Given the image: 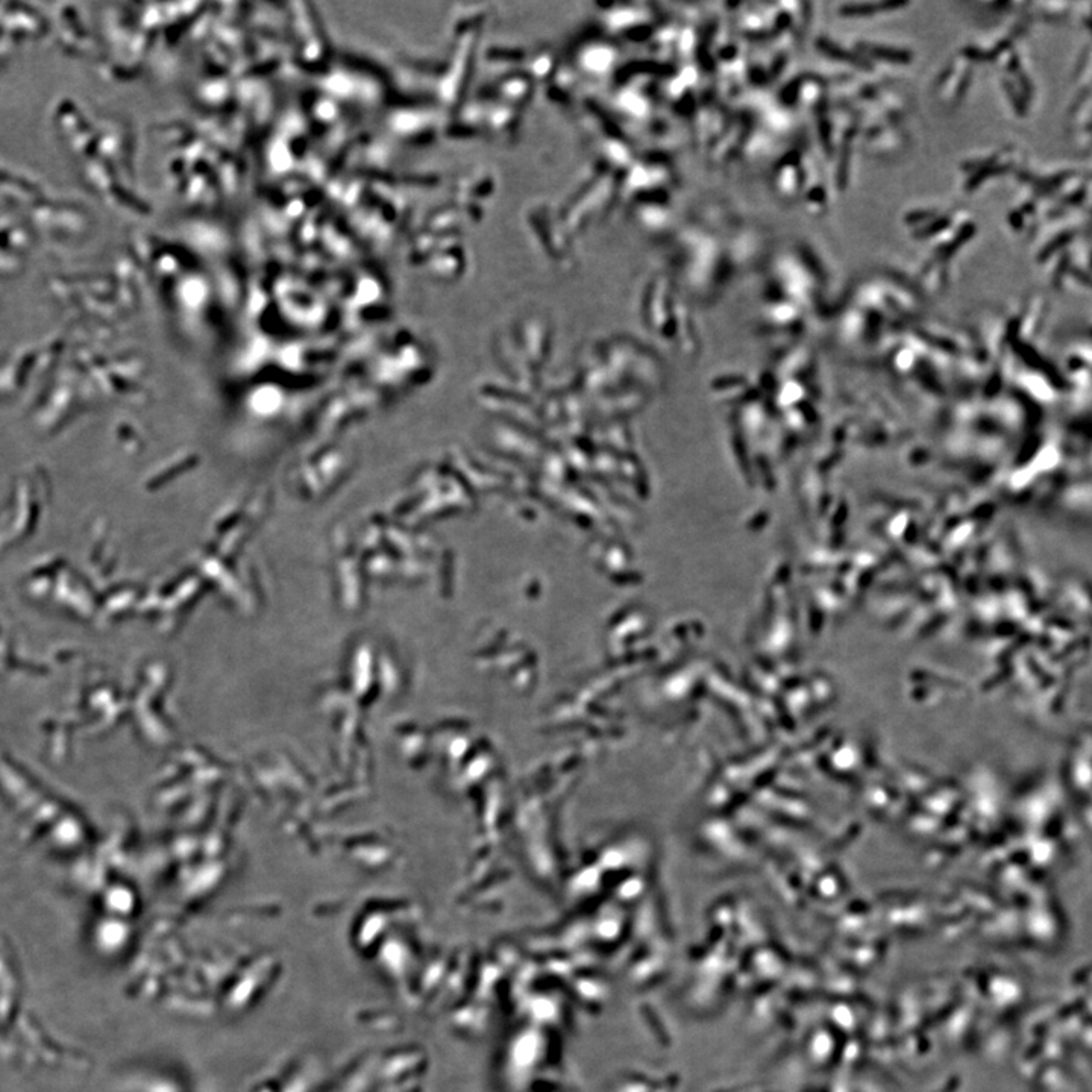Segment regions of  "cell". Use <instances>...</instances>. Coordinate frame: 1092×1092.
<instances>
[{"label":"cell","instance_id":"ba28073f","mask_svg":"<svg viewBox=\"0 0 1092 1092\" xmlns=\"http://www.w3.org/2000/svg\"><path fill=\"white\" fill-rule=\"evenodd\" d=\"M815 47L827 60L836 62L839 66L847 67V69L853 70L855 74H876L877 66L868 61L867 58H863L857 50L843 46V43L833 40L829 35H819L815 40Z\"/></svg>","mask_w":1092,"mask_h":1092},{"label":"cell","instance_id":"2e32d148","mask_svg":"<svg viewBox=\"0 0 1092 1092\" xmlns=\"http://www.w3.org/2000/svg\"><path fill=\"white\" fill-rule=\"evenodd\" d=\"M1000 86H1002L1003 93H1004V96H1006L1007 102H1009V105H1011L1012 111H1014V115H1017V117H1019V119H1024V117H1027L1031 105L1027 103L1026 99H1024L1023 95L1019 93L1018 88H1017V87H1015L1014 84H1012V82L1006 78V76H1002V78H1000Z\"/></svg>","mask_w":1092,"mask_h":1092},{"label":"cell","instance_id":"5bb4252c","mask_svg":"<svg viewBox=\"0 0 1092 1092\" xmlns=\"http://www.w3.org/2000/svg\"><path fill=\"white\" fill-rule=\"evenodd\" d=\"M961 209H949V211H942L939 216L935 217L929 223L920 226L917 230L912 231V237L920 242H933L935 238L939 237L945 231H949L954 225V222L958 221Z\"/></svg>","mask_w":1092,"mask_h":1092},{"label":"cell","instance_id":"9c48e42d","mask_svg":"<svg viewBox=\"0 0 1092 1092\" xmlns=\"http://www.w3.org/2000/svg\"><path fill=\"white\" fill-rule=\"evenodd\" d=\"M853 49L857 50L863 58H867L868 61L872 62L874 66H877V64H888V66L908 67L915 60V54L909 47L889 45V43H883V41L867 40V38L856 41L855 45H853Z\"/></svg>","mask_w":1092,"mask_h":1092},{"label":"cell","instance_id":"277c9868","mask_svg":"<svg viewBox=\"0 0 1092 1092\" xmlns=\"http://www.w3.org/2000/svg\"><path fill=\"white\" fill-rule=\"evenodd\" d=\"M859 142L871 155L891 156L900 154L908 143V135L904 127L882 120H868L860 127Z\"/></svg>","mask_w":1092,"mask_h":1092},{"label":"cell","instance_id":"ac0fdd59","mask_svg":"<svg viewBox=\"0 0 1092 1092\" xmlns=\"http://www.w3.org/2000/svg\"><path fill=\"white\" fill-rule=\"evenodd\" d=\"M1089 70H1091V45L1088 43V45L1085 46L1084 50H1082L1079 61H1077L1076 67H1074V79L1079 81V79L1085 78L1086 81H1091V78H1089Z\"/></svg>","mask_w":1092,"mask_h":1092},{"label":"cell","instance_id":"7a4b0ae2","mask_svg":"<svg viewBox=\"0 0 1092 1092\" xmlns=\"http://www.w3.org/2000/svg\"><path fill=\"white\" fill-rule=\"evenodd\" d=\"M1031 16L1029 13H1021L1018 19L1011 21L1006 28H998L994 33L990 34L983 41H976L966 45L961 50L964 57L968 58L971 62L977 64V62H995L998 57H1002L1004 52L1017 47L1018 40L1026 35L1027 31L1031 29Z\"/></svg>","mask_w":1092,"mask_h":1092},{"label":"cell","instance_id":"8fae6325","mask_svg":"<svg viewBox=\"0 0 1092 1092\" xmlns=\"http://www.w3.org/2000/svg\"><path fill=\"white\" fill-rule=\"evenodd\" d=\"M906 0H884V2H847L839 5L836 14L843 19H872L882 14L897 13L909 8Z\"/></svg>","mask_w":1092,"mask_h":1092},{"label":"cell","instance_id":"6da1fadb","mask_svg":"<svg viewBox=\"0 0 1092 1092\" xmlns=\"http://www.w3.org/2000/svg\"><path fill=\"white\" fill-rule=\"evenodd\" d=\"M1024 156L1017 146H1004L986 155L971 158L961 164L962 172L965 173L964 190L968 195L978 192L990 181L998 180L1006 175H1015L1023 166Z\"/></svg>","mask_w":1092,"mask_h":1092},{"label":"cell","instance_id":"7c38bea8","mask_svg":"<svg viewBox=\"0 0 1092 1092\" xmlns=\"http://www.w3.org/2000/svg\"><path fill=\"white\" fill-rule=\"evenodd\" d=\"M795 260L804 269L809 278L814 281L816 289L826 286L831 279L830 269L827 266L826 258L819 254L815 246L807 242H800L795 248Z\"/></svg>","mask_w":1092,"mask_h":1092},{"label":"cell","instance_id":"9a60e30c","mask_svg":"<svg viewBox=\"0 0 1092 1092\" xmlns=\"http://www.w3.org/2000/svg\"><path fill=\"white\" fill-rule=\"evenodd\" d=\"M1031 7L1033 8L1031 16H1038L1047 21L1064 20L1072 14V5L1067 2H1038Z\"/></svg>","mask_w":1092,"mask_h":1092},{"label":"cell","instance_id":"4fadbf2b","mask_svg":"<svg viewBox=\"0 0 1092 1092\" xmlns=\"http://www.w3.org/2000/svg\"><path fill=\"white\" fill-rule=\"evenodd\" d=\"M950 264L951 263L939 262L937 258L929 257L921 264L917 274L913 275L918 290L923 293H939L944 290L950 279Z\"/></svg>","mask_w":1092,"mask_h":1092},{"label":"cell","instance_id":"30bf717a","mask_svg":"<svg viewBox=\"0 0 1092 1092\" xmlns=\"http://www.w3.org/2000/svg\"><path fill=\"white\" fill-rule=\"evenodd\" d=\"M1080 226L1072 219L1067 222V225H1060L1058 231H1053L1050 237L1039 246L1038 252H1036V262L1041 266H1045L1050 260L1064 252L1068 248H1072L1076 243L1079 237Z\"/></svg>","mask_w":1092,"mask_h":1092},{"label":"cell","instance_id":"5b68a950","mask_svg":"<svg viewBox=\"0 0 1092 1092\" xmlns=\"http://www.w3.org/2000/svg\"><path fill=\"white\" fill-rule=\"evenodd\" d=\"M800 199L809 216L819 219L827 214L829 187L826 172L818 158L810 151H804V185Z\"/></svg>","mask_w":1092,"mask_h":1092},{"label":"cell","instance_id":"52a82bcc","mask_svg":"<svg viewBox=\"0 0 1092 1092\" xmlns=\"http://www.w3.org/2000/svg\"><path fill=\"white\" fill-rule=\"evenodd\" d=\"M977 223L966 209H961L958 221L949 231L930 242V257L939 262L951 263L977 234Z\"/></svg>","mask_w":1092,"mask_h":1092},{"label":"cell","instance_id":"3957f363","mask_svg":"<svg viewBox=\"0 0 1092 1092\" xmlns=\"http://www.w3.org/2000/svg\"><path fill=\"white\" fill-rule=\"evenodd\" d=\"M974 67L968 58L962 54L951 58L935 82V95L947 110H956L970 91L974 78Z\"/></svg>","mask_w":1092,"mask_h":1092},{"label":"cell","instance_id":"e0dca14e","mask_svg":"<svg viewBox=\"0 0 1092 1092\" xmlns=\"http://www.w3.org/2000/svg\"><path fill=\"white\" fill-rule=\"evenodd\" d=\"M944 209L939 207H918V209H908L903 216V223L909 226L910 230H917L920 226L929 223L935 217L939 216Z\"/></svg>","mask_w":1092,"mask_h":1092},{"label":"cell","instance_id":"8992f818","mask_svg":"<svg viewBox=\"0 0 1092 1092\" xmlns=\"http://www.w3.org/2000/svg\"><path fill=\"white\" fill-rule=\"evenodd\" d=\"M774 189L785 201H800L804 185V149L786 152L774 169Z\"/></svg>","mask_w":1092,"mask_h":1092}]
</instances>
